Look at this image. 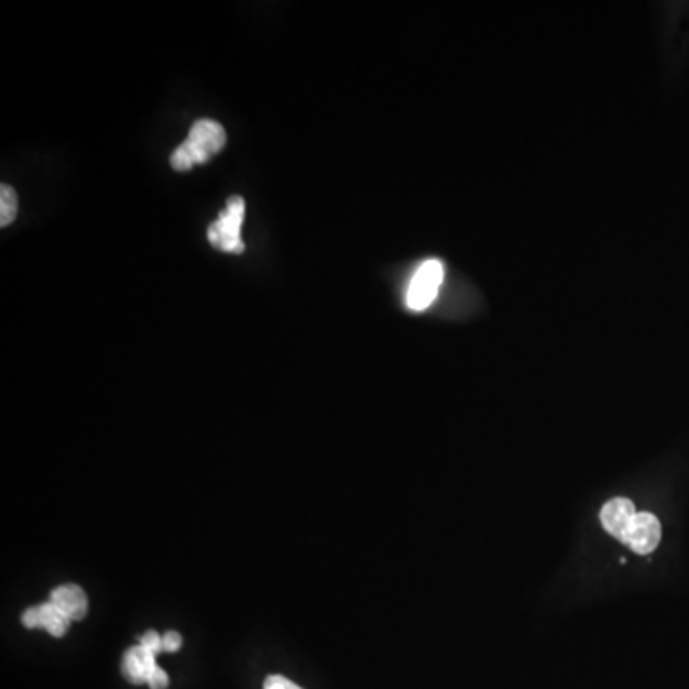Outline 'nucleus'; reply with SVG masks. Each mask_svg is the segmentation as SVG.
Listing matches in <instances>:
<instances>
[{
	"mask_svg": "<svg viewBox=\"0 0 689 689\" xmlns=\"http://www.w3.org/2000/svg\"><path fill=\"white\" fill-rule=\"evenodd\" d=\"M183 646V638L178 632H167L163 636V652H178Z\"/></svg>",
	"mask_w": 689,
	"mask_h": 689,
	"instance_id": "obj_13",
	"label": "nucleus"
},
{
	"mask_svg": "<svg viewBox=\"0 0 689 689\" xmlns=\"http://www.w3.org/2000/svg\"><path fill=\"white\" fill-rule=\"evenodd\" d=\"M227 144L225 127L214 119H199L192 125L188 139L171 154V165L175 171H188L207 163Z\"/></svg>",
	"mask_w": 689,
	"mask_h": 689,
	"instance_id": "obj_1",
	"label": "nucleus"
},
{
	"mask_svg": "<svg viewBox=\"0 0 689 689\" xmlns=\"http://www.w3.org/2000/svg\"><path fill=\"white\" fill-rule=\"evenodd\" d=\"M15 215H18V196L12 186L2 184L0 186V227L12 225Z\"/></svg>",
	"mask_w": 689,
	"mask_h": 689,
	"instance_id": "obj_9",
	"label": "nucleus"
},
{
	"mask_svg": "<svg viewBox=\"0 0 689 689\" xmlns=\"http://www.w3.org/2000/svg\"><path fill=\"white\" fill-rule=\"evenodd\" d=\"M623 543L636 554H652L660 543V523L657 517L647 512L636 515L631 528L626 531Z\"/></svg>",
	"mask_w": 689,
	"mask_h": 689,
	"instance_id": "obj_4",
	"label": "nucleus"
},
{
	"mask_svg": "<svg viewBox=\"0 0 689 689\" xmlns=\"http://www.w3.org/2000/svg\"><path fill=\"white\" fill-rule=\"evenodd\" d=\"M264 689H303L297 683L287 680L284 676L272 675L264 680Z\"/></svg>",
	"mask_w": 689,
	"mask_h": 689,
	"instance_id": "obj_11",
	"label": "nucleus"
},
{
	"mask_svg": "<svg viewBox=\"0 0 689 689\" xmlns=\"http://www.w3.org/2000/svg\"><path fill=\"white\" fill-rule=\"evenodd\" d=\"M638 515L631 500L615 499L608 502L602 510V523L609 535L615 536L623 543L626 531L631 528L632 521Z\"/></svg>",
	"mask_w": 689,
	"mask_h": 689,
	"instance_id": "obj_6",
	"label": "nucleus"
},
{
	"mask_svg": "<svg viewBox=\"0 0 689 689\" xmlns=\"http://www.w3.org/2000/svg\"><path fill=\"white\" fill-rule=\"evenodd\" d=\"M157 668V660H155L154 653L147 652L142 646H134L125 653L123 663H121V670L129 682L134 686H142L147 683V678Z\"/></svg>",
	"mask_w": 689,
	"mask_h": 689,
	"instance_id": "obj_7",
	"label": "nucleus"
},
{
	"mask_svg": "<svg viewBox=\"0 0 689 689\" xmlns=\"http://www.w3.org/2000/svg\"><path fill=\"white\" fill-rule=\"evenodd\" d=\"M140 646L144 647V649H147V652L157 655V653L162 652L163 649V636H160V634L154 631L146 632V634L142 636V639H140Z\"/></svg>",
	"mask_w": 689,
	"mask_h": 689,
	"instance_id": "obj_10",
	"label": "nucleus"
},
{
	"mask_svg": "<svg viewBox=\"0 0 689 689\" xmlns=\"http://www.w3.org/2000/svg\"><path fill=\"white\" fill-rule=\"evenodd\" d=\"M147 686L152 689H165L169 686V676L165 675V670L157 667L147 678Z\"/></svg>",
	"mask_w": 689,
	"mask_h": 689,
	"instance_id": "obj_12",
	"label": "nucleus"
},
{
	"mask_svg": "<svg viewBox=\"0 0 689 689\" xmlns=\"http://www.w3.org/2000/svg\"><path fill=\"white\" fill-rule=\"evenodd\" d=\"M23 626L44 628L54 638H62L69 628V619L54 603H44L41 608H31L23 613Z\"/></svg>",
	"mask_w": 689,
	"mask_h": 689,
	"instance_id": "obj_5",
	"label": "nucleus"
},
{
	"mask_svg": "<svg viewBox=\"0 0 689 689\" xmlns=\"http://www.w3.org/2000/svg\"><path fill=\"white\" fill-rule=\"evenodd\" d=\"M51 603H54L69 621H81L87 615V595L83 592V588L75 587V584L56 588L52 592Z\"/></svg>",
	"mask_w": 689,
	"mask_h": 689,
	"instance_id": "obj_8",
	"label": "nucleus"
},
{
	"mask_svg": "<svg viewBox=\"0 0 689 689\" xmlns=\"http://www.w3.org/2000/svg\"><path fill=\"white\" fill-rule=\"evenodd\" d=\"M447 280V266L437 258H429L416 266L404 292V305L412 313H424L439 299Z\"/></svg>",
	"mask_w": 689,
	"mask_h": 689,
	"instance_id": "obj_2",
	"label": "nucleus"
},
{
	"mask_svg": "<svg viewBox=\"0 0 689 689\" xmlns=\"http://www.w3.org/2000/svg\"><path fill=\"white\" fill-rule=\"evenodd\" d=\"M245 215V201L240 196L228 198L227 209L220 211L219 219L207 230L209 242L215 248L228 253H242L245 245L242 242V222Z\"/></svg>",
	"mask_w": 689,
	"mask_h": 689,
	"instance_id": "obj_3",
	"label": "nucleus"
}]
</instances>
